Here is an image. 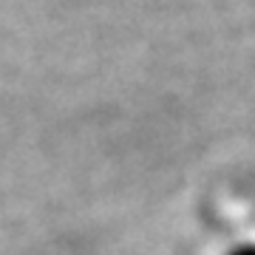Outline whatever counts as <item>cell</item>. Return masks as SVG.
I'll use <instances>...</instances> for the list:
<instances>
[{"mask_svg":"<svg viewBox=\"0 0 255 255\" xmlns=\"http://www.w3.org/2000/svg\"><path fill=\"white\" fill-rule=\"evenodd\" d=\"M241 255H255V250H247V253H241Z\"/></svg>","mask_w":255,"mask_h":255,"instance_id":"cell-1","label":"cell"}]
</instances>
